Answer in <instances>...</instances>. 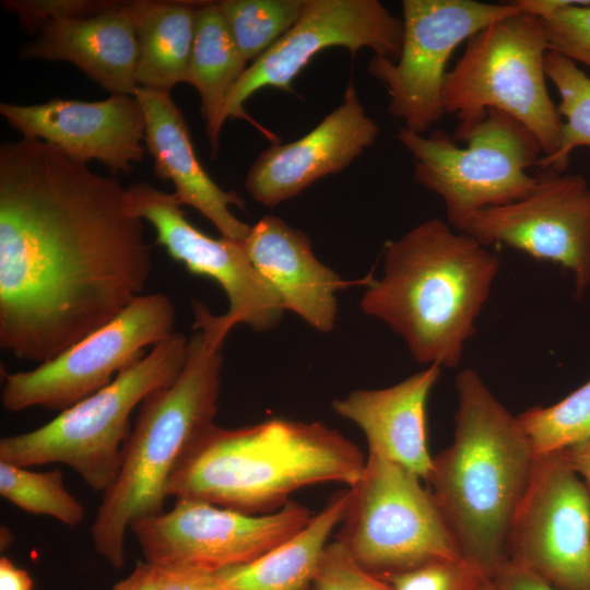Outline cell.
<instances>
[{
  "label": "cell",
  "mask_w": 590,
  "mask_h": 590,
  "mask_svg": "<svg viewBox=\"0 0 590 590\" xmlns=\"http://www.w3.org/2000/svg\"><path fill=\"white\" fill-rule=\"evenodd\" d=\"M493 580L502 590H557L526 567L507 559Z\"/></svg>",
  "instance_id": "35"
},
{
  "label": "cell",
  "mask_w": 590,
  "mask_h": 590,
  "mask_svg": "<svg viewBox=\"0 0 590 590\" xmlns=\"http://www.w3.org/2000/svg\"><path fill=\"white\" fill-rule=\"evenodd\" d=\"M379 133L350 82L342 103L300 139L274 143L250 166L245 188L252 199L273 208L315 181L346 168Z\"/></svg>",
  "instance_id": "18"
},
{
  "label": "cell",
  "mask_w": 590,
  "mask_h": 590,
  "mask_svg": "<svg viewBox=\"0 0 590 590\" xmlns=\"http://www.w3.org/2000/svg\"><path fill=\"white\" fill-rule=\"evenodd\" d=\"M384 578L391 583L393 590H484L492 579L463 557L433 562Z\"/></svg>",
  "instance_id": "30"
},
{
  "label": "cell",
  "mask_w": 590,
  "mask_h": 590,
  "mask_svg": "<svg viewBox=\"0 0 590 590\" xmlns=\"http://www.w3.org/2000/svg\"><path fill=\"white\" fill-rule=\"evenodd\" d=\"M403 40V23L377 0H305L298 21L272 47L251 62L234 87L225 119H245L272 143L278 137L245 110V102L267 86L293 93L292 81L318 52L343 47L351 55L369 48L396 61Z\"/></svg>",
  "instance_id": "14"
},
{
  "label": "cell",
  "mask_w": 590,
  "mask_h": 590,
  "mask_svg": "<svg viewBox=\"0 0 590 590\" xmlns=\"http://www.w3.org/2000/svg\"><path fill=\"white\" fill-rule=\"evenodd\" d=\"M484 590H502L493 580V578L486 583Z\"/></svg>",
  "instance_id": "39"
},
{
  "label": "cell",
  "mask_w": 590,
  "mask_h": 590,
  "mask_svg": "<svg viewBox=\"0 0 590 590\" xmlns=\"http://www.w3.org/2000/svg\"><path fill=\"white\" fill-rule=\"evenodd\" d=\"M409 469L368 452L337 539L365 569L388 576L461 558L430 489Z\"/></svg>",
  "instance_id": "9"
},
{
  "label": "cell",
  "mask_w": 590,
  "mask_h": 590,
  "mask_svg": "<svg viewBox=\"0 0 590 590\" xmlns=\"http://www.w3.org/2000/svg\"><path fill=\"white\" fill-rule=\"evenodd\" d=\"M0 114L23 138L45 141L72 160H97L128 175L145 155V118L134 95L97 102L52 98L43 104L1 103Z\"/></svg>",
  "instance_id": "17"
},
{
  "label": "cell",
  "mask_w": 590,
  "mask_h": 590,
  "mask_svg": "<svg viewBox=\"0 0 590 590\" xmlns=\"http://www.w3.org/2000/svg\"><path fill=\"white\" fill-rule=\"evenodd\" d=\"M309 509L288 500L275 512L252 515L192 498L133 521L145 562L163 568L211 571L247 564L271 551L311 518Z\"/></svg>",
  "instance_id": "12"
},
{
  "label": "cell",
  "mask_w": 590,
  "mask_h": 590,
  "mask_svg": "<svg viewBox=\"0 0 590 590\" xmlns=\"http://www.w3.org/2000/svg\"><path fill=\"white\" fill-rule=\"evenodd\" d=\"M0 590H33L30 574L7 556L0 558Z\"/></svg>",
  "instance_id": "37"
},
{
  "label": "cell",
  "mask_w": 590,
  "mask_h": 590,
  "mask_svg": "<svg viewBox=\"0 0 590 590\" xmlns=\"http://www.w3.org/2000/svg\"><path fill=\"white\" fill-rule=\"evenodd\" d=\"M175 308L163 293L143 294L110 321L37 367L5 374L1 402L9 412L42 406L63 411L109 385L172 335Z\"/></svg>",
  "instance_id": "10"
},
{
  "label": "cell",
  "mask_w": 590,
  "mask_h": 590,
  "mask_svg": "<svg viewBox=\"0 0 590 590\" xmlns=\"http://www.w3.org/2000/svg\"><path fill=\"white\" fill-rule=\"evenodd\" d=\"M403 40L396 61L374 56L368 73L389 96L388 111L403 128L423 134L446 114L442 91L448 61L474 34L520 12L512 1L403 0Z\"/></svg>",
  "instance_id": "11"
},
{
  "label": "cell",
  "mask_w": 590,
  "mask_h": 590,
  "mask_svg": "<svg viewBox=\"0 0 590 590\" xmlns=\"http://www.w3.org/2000/svg\"><path fill=\"white\" fill-rule=\"evenodd\" d=\"M246 253L278 294L284 310L328 333L338 314L335 294L351 283L315 256L308 236L274 215L261 217L243 240Z\"/></svg>",
  "instance_id": "19"
},
{
  "label": "cell",
  "mask_w": 590,
  "mask_h": 590,
  "mask_svg": "<svg viewBox=\"0 0 590 590\" xmlns=\"http://www.w3.org/2000/svg\"><path fill=\"white\" fill-rule=\"evenodd\" d=\"M193 334L186 364L169 385L140 404L111 485L103 493L91 536L115 569L125 564L130 524L164 511L169 481L199 440L215 425L223 345L229 330L220 315L192 302Z\"/></svg>",
  "instance_id": "2"
},
{
  "label": "cell",
  "mask_w": 590,
  "mask_h": 590,
  "mask_svg": "<svg viewBox=\"0 0 590 590\" xmlns=\"http://www.w3.org/2000/svg\"><path fill=\"white\" fill-rule=\"evenodd\" d=\"M536 457L590 439V380L548 406H533L517 416Z\"/></svg>",
  "instance_id": "29"
},
{
  "label": "cell",
  "mask_w": 590,
  "mask_h": 590,
  "mask_svg": "<svg viewBox=\"0 0 590 590\" xmlns=\"http://www.w3.org/2000/svg\"><path fill=\"white\" fill-rule=\"evenodd\" d=\"M397 138L414 160L416 182L441 199L448 224L459 232L479 212L527 197L539 181L529 173L543 155L538 140L499 110L460 122L452 137L401 128Z\"/></svg>",
  "instance_id": "7"
},
{
  "label": "cell",
  "mask_w": 590,
  "mask_h": 590,
  "mask_svg": "<svg viewBox=\"0 0 590 590\" xmlns=\"http://www.w3.org/2000/svg\"><path fill=\"white\" fill-rule=\"evenodd\" d=\"M189 338L161 341L115 379L31 432L0 439V461L30 468L62 463L94 491L105 492L118 473L131 432L130 416L154 390L172 384L188 356Z\"/></svg>",
  "instance_id": "6"
},
{
  "label": "cell",
  "mask_w": 590,
  "mask_h": 590,
  "mask_svg": "<svg viewBox=\"0 0 590 590\" xmlns=\"http://www.w3.org/2000/svg\"><path fill=\"white\" fill-rule=\"evenodd\" d=\"M310 590H393L391 583L362 565L341 542L328 543Z\"/></svg>",
  "instance_id": "32"
},
{
  "label": "cell",
  "mask_w": 590,
  "mask_h": 590,
  "mask_svg": "<svg viewBox=\"0 0 590 590\" xmlns=\"http://www.w3.org/2000/svg\"><path fill=\"white\" fill-rule=\"evenodd\" d=\"M127 191L133 214L154 227L155 244L190 273L209 278L222 287L228 309L221 317L229 330L237 324L259 332L276 327L285 310L275 291L250 262L243 240L212 238L194 227L174 192L144 181L128 186Z\"/></svg>",
  "instance_id": "16"
},
{
  "label": "cell",
  "mask_w": 590,
  "mask_h": 590,
  "mask_svg": "<svg viewBox=\"0 0 590 590\" xmlns=\"http://www.w3.org/2000/svg\"><path fill=\"white\" fill-rule=\"evenodd\" d=\"M441 367L426 366L382 389H359L332 402L333 411L356 424L368 452L385 457L427 482L433 457L427 446L426 403Z\"/></svg>",
  "instance_id": "21"
},
{
  "label": "cell",
  "mask_w": 590,
  "mask_h": 590,
  "mask_svg": "<svg viewBox=\"0 0 590 590\" xmlns=\"http://www.w3.org/2000/svg\"><path fill=\"white\" fill-rule=\"evenodd\" d=\"M113 0H3L1 5L14 12L23 30L35 35L51 21L85 19L116 7Z\"/></svg>",
  "instance_id": "33"
},
{
  "label": "cell",
  "mask_w": 590,
  "mask_h": 590,
  "mask_svg": "<svg viewBox=\"0 0 590 590\" xmlns=\"http://www.w3.org/2000/svg\"><path fill=\"white\" fill-rule=\"evenodd\" d=\"M546 78L556 87L560 103L558 114L564 118L556 151L541 157V170L564 173L575 149H590V76L575 62L554 51L545 56Z\"/></svg>",
  "instance_id": "26"
},
{
  "label": "cell",
  "mask_w": 590,
  "mask_h": 590,
  "mask_svg": "<svg viewBox=\"0 0 590 590\" xmlns=\"http://www.w3.org/2000/svg\"><path fill=\"white\" fill-rule=\"evenodd\" d=\"M499 270L498 257L439 217L387 244L384 272L359 299L424 365L460 363Z\"/></svg>",
  "instance_id": "3"
},
{
  "label": "cell",
  "mask_w": 590,
  "mask_h": 590,
  "mask_svg": "<svg viewBox=\"0 0 590 590\" xmlns=\"http://www.w3.org/2000/svg\"><path fill=\"white\" fill-rule=\"evenodd\" d=\"M22 60L68 61L113 94L134 95L138 42L125 1L85 19L51 21L20 49Z\"/></svg>",
  "instance_id": "22"
},
{
  "label": "cell",
  "mask_w": 590,
  "mask_h": 590,
  "mask_svg": "<svg viewBox=\"0 0 590 590\" xmlns=\"http://www.w3.org/2000/svg\"><path fill=\"white\" fill-rule=\"evenodd\" d=\"M365 462L355 444L319 422L214 425L174 473L167 493L256 515L281 508L305 486L337 482L350 487Z\"/></svg>",
  "instance_id": "5"
},
{
  "label": "cell",
  "mask_w": 590,
  "mask_h": 590,
  "mask_svg": "<svg viewBox=\"0 0 590 590\" xmlns=\"http://www.w3.org/2000/svg\"><path fill=\"white\" fill-rule=\"evenodd\" d=\"M152 258L127 187L39 139L0 145V346L43 364L143 291Z\"/></svg>",
  "instance_id": "1"
},
{
  "label": "cell",
  "mask_w": 590,
  "mask_h": 590,
  "mask_svg": "<svg viewBox=\"0 0 590 590\" xmlns=\"http://www.w3.org/2000/svg\"><path fill=\"white\" fill-rule=\"evenodd\" d=\"M452 444L433 458L427 483L461 556L491 578L508 559L510 528L536 456L517 416L467 368L456 376Z\"/></svg>",
  "instance_id": "4"
},
{
  "label": "cell",
  "mask_w": 590,
  "mask_h": 590,
  "mask_svg": "<svg viewBox=\"0 0 590 590\" xmlns=\"http://www.w3.org/2000/svg\"><path fill=\"white\" fill-rule=\"evenodd\" d=\"M145 118V148L153 158V172L170 180L180 203L205 216L232 240H244L251 225L238 220L229 205L244 208L234 190L225 191L208 175L194 152L186 119L170 93L139 87L134 94Z\"/></svg>",
  "instance_id": "20"
},
{
  "label": "cell",
  "mask_w": 590,
  "mask_h": 590,
  "mask_svg": "<svg viewBox=\"0 0 590 590\" xmlns=\"http://www.w3.org/2000/svg\"><path fill=\"white\" fill-rule=\"evenodd\" d=\"M507 556L557 590H590V493L563 451L536 457Z\"/></svg>",
  "instance_id": "13"
},
{
  "label": "cell",
  "mask_w": 590,
  "mask_h": 590,
  "mask_svg": "<svg viewBox=\"0 0 590 590\" xmlns=\"http://www.w3.org/2000/svg\"><path fill=\"white\" fill-rule=\"evenodd\" d=\"M110 590H163L162 568L149 562L138 563L134 569Z\"/></svg>",
  "instance_id": "36"
},
{
  "label": "cell",
  "mask_w": 590,
  "mask_h": 590,
  "mask_svg": "<svg viewBox=\"0 0 590 590\" xmlns=\"http://www.w3.org/2000/svg\"><path fill=\"white\" fill-rule=\"evenodd\" d=\"M202 1H125L135 31L139 86L170 93L187 82L194 33L196 12Z\"/></svg>",
  "instance_id": "24"
},
{
  "label": "cell",
  "mask_w": 590,
  "mask_h": 590,
  "mask_svg": "<svg viewBox=\"0 0 590 590\" xmlns=\"http://www.w3.org/2000/svg\"><path fill=\"white\" fill-rule=\"evenodd\" d=\"M548 51L543 20L534 15L518 12L485 26L446 74V114L468 122L492 109L503 111L535 137L542 157L552 155L563 121L546 86Z\"/></svg>",
  "instance_id": "8"
},
{
  "label": "cell",
  "mask_w": 590,
  "mask_h": 590,
  "mask_svg": "<svg viewBox=\"0 0 590 590\" xmlns=\"http://www.w3.org/2000/svg\"><path fill=\"white\" fill-rule=\"evenodd\" d=\"M0 495L28 514L49 516L68 527L85 517L84 506L67 489L58 469L35 472L0 461Z\"/></svg>",
  "instance_id": "28"
},
{
  "label": "cell",
  "mask_w": 590,
  "mask_h": 590,
  "mask_svg": "<svg viewBox=\"0 0 590 590\" xmlns=\"http://www.w3.org/2000/svg\"><path fill=\"white\" fill-rule=\"evenodd\" d=\"M527 197L479 212L464 233L568 270L575 298L590 286V186L580 175L543 169Z\"/></svg>",
  "instance_id": "15"
},
{
  "label": "cell",
  "mask_w": 590,
  "mask_h": 590,
  "mask_svg": "<svg viewBox=\"0 0 590 590\" xmlns=\"http://www.w3.org/2000/svg\"><path fill=\"white\" fill-rule=\"evenodd\" d=\"M349 502V488L335 492L297 533L257 559L221 569L217 575L228 590H310Z\"/></svg>",
  "instance_id": "23"
},
{
  "label": "cell",
  "mask_w": 590,
  "mask_h": 590,
  "mask_svg": "<svg viewBox=\"0 0 590 590\" xmlns=\"http://www.w3.org/2000/svg\"><path fill=\"white\" fill-rule=\"evenodd\" d=\"M247 68L216 1H202L186 83L199 93L212 157L219 151L227 101Z\"/></svg>",
  "instance_id": "25"
},
{
  "label": "cell",
  "mask_w": 590,
  "mask_h": 590,
  "mask_svg": "<svg viewBox=\"0 0 590 590\" xmlns=\"http://www.w3.org/2000/svg\"><path fill=\"white\" fill-rule=\"evenodd\" d=\"M216 3L248 62L259 58L294 26L305 0H221Z\"/></svg>",
  "instance_id": "27"
},
{
  "label": "cell",
  "mask_w": 590,
  "mask_h": 590,
  "mask_svg": "<svg viewBox=\"0 0 590 590\" xmlns=\"http://www.w3.org/2000/svg\"><path fill=\"white\" fill-rule=\"evenodd\" d=\"M161 568L163 590H228L216 571L196 568Z\"/></svg>",
  "instance_id": "34"
},
{
  "label": "cell",
  "mask_w": 590,
  "mask_h": 590,
  "mask_svg": "<svg viewBox=\"0 0 590 590\" xmlns=\"http://www.w3.org/2000/svg\"><path fill=\"white\" fill-rule=\"evenodd\" d=\"M542 20L550 51L587 67L590 76V0H573Z\"/></svg>",
  "instance_id": "31"
},
{
  "label": "cell",
  "mask_w": 590,
  "mask_h": 590,
  "mask_svg": "<svg viewBox=\"0 0 590 590\" xmlns=\"http://www.w3.org/2000/svg\"><path fill=\"white\" fill-rule=\"evenodd\" d=\"M562 451L570 468L577 475L582 477V482L590 493V439L570 446Z\"/></svg>",
  "instance_id": "38"
}]
</instances>
